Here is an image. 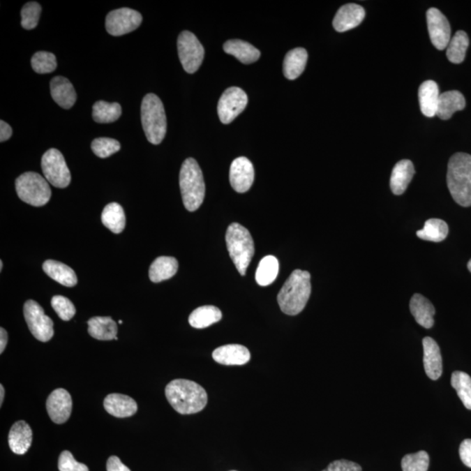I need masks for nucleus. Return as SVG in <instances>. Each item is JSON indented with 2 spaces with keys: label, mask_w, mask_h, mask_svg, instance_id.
Segmentation results:
<instances>
[{
  "label": "nucleus",
  "mask_w": 471,
  "mask_h": 471,
  "mask_svg": "<svg viewBox=\"0 0 471 471\" xmlns=\"http://www.w3.org/2000/svg\"><path fill=\"white\" fill-rule=\"evenodd\" d=\"M167 401L181 414H197L206 407L208 396L205 389L192 380L177 379L165 389Z\"/></svg>",
  "instance_id": "obj_1"
},
{
  "label": "nucleus",
  "mask_w": 471,
  "mask_h": 471,
  "mask_svg": "<svg viewBox=\"0 0 471 471\" xmlns=\"http://www.w3.org/2000/svg\"><path fill=\"white\" fill-rule=\"evenodd\" d=\"M312 292L308 271L295 270L278 294V302L283 313L294 316L302 312Z\"/></svg>",
  "instance_id": "obj_2"
},
{
  "label": "nucleus",
  "mask_w": 471,
  "mask_h": 471,
  "mask_svg": "<svg viewBox=\"0 0 471 471\" xmlns=\"http://www.w3.org/2000/svg\"><path fill=\"white\" fill-rule=\"evenodd\" d=\"M450 195L463 207L471 206V156L456 153L449 159L447 172Z\"/></svg>",
  "instance_id": "obj_3"
},
{
  "label": "nucleus",
  "mask_w": 471,
  "mask_h": 471,
  "mask_svg": "<svg viewBox=\"0 0 471 471\" xmlns=\"http://www.w3.org/2000/svg\"><path fill=\"white\" fill-rule=\"evenodd\" d=\"M181 197L185 208L195 211L200 207L205 197V184L197 160L188 158L181 165L179 177Z\"/></svg>",
  "instance_id": "obj_4"
},
{
  "label": "nucleus",
  "mask_w": 471,
  "mask_h": 471,
  "mask_svg": "<svg viewBox=\"0 0 471 471\" xmlns=\"http://www.w3.org/2000/svg\"><path fill=\"white\" fill-rule=\"evenodd\" d=\"M141 114L147 139L154 145L160 144L167 131V119L162 100L156 94H147L142 100Z\"/></svg>",
  "instance_id": "obj_5"
},
{
  "label": "nucleus",
  "mask_w": 471,
  "mask_h": 471,
  "mask_svg": "<svg viewBox=\"0 0 471 471\" xmlns=\"http://www.w3.org/2000/svg\"><path fill=\"white\" fill-rule=\"evenodd\" d=\"M225 239L230 256L237 271L241 275H246L255 253L254 242L249 230L239 223H233L227 229Z\"/></svg>",
  "instance_id": "obj_6"
},
{
  "label": "nucleus",
  "mask_w": 471,
  "mask_h": 471,
  "mask_svg": "<svg viewBox=\"0 0 471 471\" xmlns=\"http://www.w3.org/2000/svg\"><path fill=\"white\" fill-rule=\"evenodd\" d=\"M16 191L21 200L35 207L47 204L52 195L47 180L35 172H26L17 177Z\"/></svg>",
  "instance_id": "obj_7"
},
{
  "label": "nucleus",
  "mask_w": 471,
  "mask_h": 471,
  "mask_svg": "<svg viewBox=\"0 0 471 471\" xmlns=\"http://www.w3.org/2000/svg\"><path fill=\"white\" fill-rule=\"evenodd\" d=\"M41 167L45 179L56 188H66L71 181V174L64 156L56 149L47 150L42 156Z\"/></svg>",
  "instance_id": "obj_8"
},
{
  "label": "nucleus",
  "mask_w": 471,
  "mask_h": 471,
  "mask_svg": "<svg viewBox=\"0 0 471 471\" xmlns=\"http://www.w3.org/2000/svg\"><path fill=\"white\" fill-rule=\"evenodd\" d=\"M178 55L184 69L188 73H194L200 68L204 58V49L195 35L184 31L177 40Z\"/></svg>",
  "instance_id": "obj_9"
},
{
  "label": "nucleus",
  "mask_w": 471,
  "mask_h": 471,
  "mask_svg": "<svg viewBox=\"0 0 471 471\" xmlns=\"http://www.w3.org/2000/svg\"><path fill=\"white\" fill-rule=\"evenodd\" d=\"M24 317L31 334L38 341L47 342L54 337V322L36 301L31 299L24 303Z\"/></svg>",
  "instance_id": "obj_10"
},
{
  "label": "nucleus",
  "mask_w": 471,
  "mask_h": 471,
  "mask_svg": "<svg viewBox=\"0 0 471 471\" xmlns=\"http://www.w3.org/2000/svg\"><path fill=\"white\" fill-rule=\"evenodd\" d=\"M248 103L247 94L239 87L226 89L218 101V113L223 124H230L242 113Z\"/></svg>",
  "instance_id": "obj_11"
},
{
  "label": "nucleus",
  "mask_w": 471,
  "mask_h": 471,
  "mask_svg": "<svg viewBox=\"0 0 471 471\" xmlns=\"http://www.w3.org/2000/svg\"><path fill=\"white\" fill-rule=\"evenodd\" d=\"M142 22V14L130 8L112 10L106 17V29L113 36L131 33Z\"/></svg>",
  "instance_id": "obj_12"
},
{
  "label": "nucleus",
  "mask_w": 471,
  "mask_h": 471,
  "mask_svg": "<svg viewBox=\"0 0 471 471\" xmlns=\"http://www.w3.org/2000/svg\"><path fill=\"white\" fill-rule=\"evenodd\" d=\"M427 23L432 44L438 50L447 48L451 38V29L447 17L443 15L441 10L431 8L427 12Z\"/></svg>",
  "instance_id": "obj_13"
},
{
  "label": "nucleus",
  "mask_w": 471,
  "mask_h": 471,
  "mask_svg": "<svg viewBox=\"0 0 471 471\" xmlns=\"http://www.w3.org/2000/svg\"><path fill=\"white\" fill-rule=\"evenodd\" d=\"M73 401L70 394L64 389H57L47 400V410L51 420L56 424L68 421L72 413Z\"/></svg>",
  "instance_id": "obj_14"
},
{
  "label": "nucleus",
  "mask_w": 471,
  "mask_h": 471,
  "mask_svg": "<svg viewBox=\"0 0 471 471\" xmlns=\"http://www.w3.org/2000/svg\"><path fill=\"white\" fill-rule=\"evenodd\" d=\"M254 167L246 157H239L233 160L230 169V181L239 193L250 190L254 181Z\"/></svg>",
  "instance_id": "obj_15"
},
{
  "label": "nucleus",
  "mask_w": 471,
  "mask_h": 471,
  "mask_svg": "<svg viewBox=\"0 0 471 471\" xmlns=\"http://www.w3.org/2000/svg\"><path fill=\"white\" fill-rule=\"evenodd\" d=\"M365 10L356 3H347L338 9L335 15L333 24L338 33H344L357 27L364 20Z\"/></svg>",
  "instance_id": "obj_16"
},
{
  "label": "nucleus",
  "mask_w": 471,
  "mask_h": 471,
  "mask_svg": "<svg viewBox=\"0 0 471 471\" xmlns=\"http://www.w3.org/2000/svg\"><path fill=\"white\" fill-rule=\"evenodd\" d=\"M212 358L221 365L242 366L250 361L251 352L244 345L230 344L216 348Z\"/></svg>",
  "instance_id": "obj_17"
},
{
  "label": "nucleus",
  "mask_w": 471,
  "mask_h": 471,
  "mask_svg": "<svg viewBox=\"0 0 471 471\" xmlns=\"http://www.w3.org/2000/svg\"><path fill=\"white\" fill-rule=\"evenodd\" d=\"M422 345L426 375L433 380H438L442 373V359L439 345L431 337H425L422 340Z\"/></svg>",
  "instance_id": "obj_18"
},
{
  "label": "nucleus",
  "mask_w": 471,
  "mask_h": 471,
  "mask_svg": "<svg viewBox=\"0 0 471 471\" xmlns=\"http://www.w3.org/2000/svg\"><path fill=\"white\" fill-rule=\"evenodd\" d=\"M104 408L108 414L118 418L132 417L137 412V403L125 394H111L105 398Z\"/></svg>",
  "instance_id": "obj_19"
},
{
  "label": "nucleus",
  "mask_w": 471,
  "mask_h": 471,
  "mask_svg": "<svg viewBox=\"0 0 471 471\" xmlns=\"http://www.w3.org/2000/svg\"><path fill=\"white\" fill-rule=\"evenodd\" d=\"M8 442L10 449L17 455H24L33 442V431L24 421L15 422L10 428Z\"/></svg>",
  "instance_id": "obj_20"
},
{
  "label": "nucleus",
  "mask_w": 471,
  "mask_h": 471,
  "mask_svg": "<svg viewBox=\"0 0 471 471\" xmlns=\"http://www.w3.org/2000/svg\"><path fill=\"white\" fill-rule=\"evenodd\" d=\"M51 96L59 107L70 110L76 101V92L73 84L65 77L56 76L50 83Z\"/></svg>",
  "instance_id": "obj_21"
},
{
  "label": "nucleus",
  "mask_w": 471,
  "mask_h": 471,
  "mask_svg": "<svg viewBox=\"0 0 471 471\" xmlns=\"http://www.w3.org/2000/svg\"><path fill=\"white\" fill-rule=\"evenodd\" d=\"M410 308L412 315L420 326L427 329L434 326L435 307L424 296L415 293L410 299Z\"/></svg>",
  "instance_id": "obj_22"
},
{
  "label": "nucleus",
  "mask_w": 471,
  "mask_h": 471,
  "mask_svg": "<svg viewBox=\"0 0 471 471\" xmlns=\"http://www.w3.org/2000/svg\"><path fill=\"white\" fill-rule=\"evenodd\" d=\"M415 173L410 160H401L394 165L390 178V188L394 195H403Z\"/></svg>",
  "instance_id": "obj_23"
},
{
  "label": "nucleus",
  "mask_w": 471,
  "mask_h": 471,
  "mask_svg": "<svg viewBox=\"0 0 471 471\" xmlns=\"http://www.w3.org/2000/svg\"><path fill=\"white\" fill-rule=\"evenodd\" d=\"M419 103L421 113L427 117H434L439 103V87L434 80H426L419 87Z\"/></svg>",
  "instance_id": "obj_24"
},
{
  "label": "nucleus",
  "mask_w": 471,
  "mask_h": 471,
  "mask_svg": "<svg viewBox=\"0 0 471 471\" xmlns=\"http://www.w3.org/2000/svg\"><path fill=\"white\" fill-rule=\"evenodd\" d=\"M466 106L465 98L459 91L453 90L440 94L436 115L442 120H449L456 111Z\"/></svg>",
  "instance_id": "obj_25"
},
{
  "label": "nucleus",
  "mask_w": 471,
  "mask_h": 471,
  "mask_svg": "<svg viewBox=\"0 0 471 471\" xmlns=\"http://www.w3.org/2000/svg\"><path fill=\"white\" fill-rule=\"evenodd\" d=\"M89 334L98 341L118 340L117 324L110 317H94L87 321Z\"/></svg>",
  "instance_id": "obj_26"
},
{
  "label": "nucleus",
  "mask_w": 471,
  "mask_h": 471,
  "mask_svg": "<svg viewBox=\"0 0 471 471\" xmlns=\"http://www.w3.org/2000/svg\"><path fill=\"white\" fill-rule=\"evenodd\" d=\"M226 54L233 55L244 64L256 62L260 57V51L248 42L239 40H230L223 45Z\"/></svg>",
  "instance_id": "obj_27"
},
{
  "label": "nucleus",
  "mask_w": 471,
  "mask_h": 471,
  "mask_svg": "<svg viewBox=\"0 0 471 471\" xmlns=\"http://www.w3.org/2000/svg\"><path fill=\"white\" fill-rule=\"evenodd\" d=\"M43 271L52 279L68 287H73L78 281L75 271L61 262L47 260L43 264Z\"/></svg>",
  "instance_id": "obj_28"
},
{
  "label": "nucleus",
  "mask_w": 471,
  "mask_h": 471,
  "mask_svg": "<svg viewBox=\"0 0 471 471\" xmlns=\"http://www.w3.org/2000/svg\"><path fill=\"white\" fill-rule=\"evenodd\" d=\"M308 54L306 49L299 47L287 52L283 64V71L288 80L298 78L306 68Z\"/></svg>",
  "instance_id": "obj_29"
},
{
  "label": "nucleus",
  "mask_w": 471,
  "mask_h": 471,
  "mask_svg": "<svg viewBox=\"0 0 471 471\" xmlns=\"http://www.w3.org/2000/svg\"><path fill=\"white\" fill-rule=\"evenodd\" d=\"M178 270V262L173 257H159L149 267V278L154 283L167 281L173 277Z\"/></svg>",
  "instance_id": "obj_30"
},
{
  "label": "nucleus",
  "mask_w": 471,
  "mask_h": 471,
  "mask_svg": "<svg viewBox=\"0 0 471 471\" xmlns=\"http://www.w3.org/2000/svg\"><path fill=\"white\" fill-rule=\"evenodd\" d=\"M222 312L214 306H204L191 313L188 317V323L197 329L209 327L222 319Z\"/></svg>",
  "instance_id": "obj_31"
},
{
  "label": "nucleus",
  "mask_w": 471,
  "mask_h": 471,
  "mask_svg": "<svg viewBox=\"0 0 471 471\" xmlns=\"http://www.w3.org/2000/svg\"><path fill=\"white\" fill-rule=\"evenodd\" d=\"M101 222L112 232L119 234L124 232L126 225L124 209L117 202H111L104 208Z\"/></svg>",
  "instance_id": "obj_32"
},
{
  "label": "nucleus",
  "mask_w": 471,
  "mask_h": 471,
  "mask_svg": "<svg viewBox=\"0 0 471 471\" xmlns=\"http://www.w3.org/2000/svg\"><path fill=\"white\" fill-rule=\"evenodd\" d=\"M448 233L449 226L446 222L442 219L431 218L425 222L424 228L418 230L417 235L422 240L439 243L446 239Z\"/></svg>",
  "instance_id": "obj_33"
},
{
  "label": "nucleus",
  "mask_w": 471,
  "mask_h": 471,
  "mask_svg": "<svg viewBox=\"0 0 471 471\" xmlns=\"http://www.w3.org/2000/svg\"><path fill=\"white\" fill-rule=\"evenodd\" d=\"M470 40L465 31H458L450 38L447 47V57L455 64H460L465 59L466 52L469 47Z\"/></svg>",
  "instance_id": "obj_34"
},
{
  "label": "nucleus",
  "mask_w": 471,
  "mask_h": 471,
  "mask_svg": "<svg viewBox=\"0 0 471 471\" xmlns=\"http://www.w3.org/2000/svg\"><path fill=\"white\" fill-rule=\"evenodd\" d=\"M121 114V105L117 103H108L99 100L94 104L93 119L98 124H111L118 120Z\"/></svg>",
  "instance_id": "obj_35"
},
{
  "label": "nucleus",
  "mask_w": 471,
  "mask_h": 471,
  "mask_svg": "<svg viewBox=\"0 0 471 471\" xmlns=\"http://www.w3.org/2000/svg\"><path fill=\"white\" fill-rule=\"evenodd\" d=\"M278 274V260L277 257L269 255L264 257L258 264L256 271V281L261 286H267L275 281Z\"/></svg>",
  "instance_id": "obj_36"
},
{
  "label": "nucleus",
  "mask_w": 471,
  "mask_h": 471,
  "mask_svg": "<svg viewBox=\"0 0 471 471\" xmlns=\"http://www.w3.org/2000/svg\"><path fill=\"white\" fill-rule=\"evenodd\" d=\"M451 386L456 389L457 396L463 401L464 407L471 410V377L462 371L452 373Z\"/></svg>",
  "instance_id": "obj_37"
},
{
  "label": "nucleus",
  "mask_w": 471,
  "mask_h": 471,
  "mask_svg": "<svg viewBox=\"0 0 471 471\" xmlns=\"http://www.w3.org/2000/svg\"><path fill=\"white\" fill-rule=\"evenodd\" d=\"M31 64L34 71L40 75L54 72L57 68L55 55L44 51L36 52L31 59Z\"/></svg>",
  "instance_id": "obj_38"
},
{
  "label": "nucleus",
  "mask_w": 471,
  "mask_h": 471,
  "mask_svg": "<svg viewBox=\"0 0 471 471\" xmlns=\"http://www.w3.org/2000/svg\"><path fill=\"white\" fill-rule=\"evenodd\" d=\"M428 466L429 456L424 450L414 454H408L401 460L403 471H428Z\"/></svg>",
  "instance_id": "obj_39"
},
{
  "label": "nucleus",
  "mask_w": 471,
  "mask_h": 471,
  "mask_svg": "<svg viewBox=\"0 0 471 471\" xmlns=\"http://www.w3.org/2000/svg\"><path fill=\"white\" fill-rule=\"evenodd\" d=\"M94 155L100 158H107V157L117 153L121 149L120 142L117 140L106 137L94 139L91 144Z\"/></svg>",
  "instance_id": "obj_40"
},
{
  "label": "nucleus",
  "mask_w": 471,
  "mask_h": 471,
  "mask_svg": "<svg viewBox=\"0 0 471 471\" xmlns=\"http://www.w3.org/2000/svg\"><path fill=\"white\" fill-rule=\"evenodd\" d=\"M41 13V6L37 2H28L21 10V26L31 30L37 27Z\"/></svg>",
  "instance_id": "obj_41"
},
{
  "label": "nucleus",
  "mask_w": 471,
  "mask_h": 471,
  "mask_svg": "<svg viewBox=\"0 0 471 471\" xmlns=\"http://www.w3.org/2000/svg\"><path fill=\"white\" fill-rule=\"evenodd\" d=\"M51 305L62 320L68 321L75 315V306H73L71 300L66 298V297L59 295L52 297Z\"/></svg>",
  "instance_id": "obj_42"
},
{
  "label": "nucleus",
  "mask_w": 471,
  "mask_h": 471,
  "mask_svg": "<svg viewBox=\"0 0 471 471\" xmlns=\"http://www.w3.org/2000/svg\"><path fill=\"white\" fill-rule=\"evenodd\" d=\"M58 468L59 471H89L85 464L77 462L68 450H65L59 456Z\"/></svg>",
  "instance_id": "obj_43"
},
{
  "label": "nucleus",
  "mask_w": 471,
  "mask_h": 471,
  "mask_svg": "<svg viewBox=\"0 0 471 471\" xmlns=\"http://www.w3.org/2000/svg\"><path fill=\"white\" fill-rule=\"evenodd\" d=\"M322 471H362L361 465L348 460H336L331 462Z\"/></svg>",
  "instance_id": "obj_44"
},
{
  "label": "nucleus",
  "mask_w": 471,
  "mask_h": 471,
  "mask_svg": "<svg viewBox=\"0 0 471 471\" xmlns=\"http://www.w3.org/2000/svg\"><path fill=\"white\" fill-rule=\"evenodd\" d=\"M459 455L464 465L471 468V439H465L461 443Z\"/></svg>",
  "instance_id": "obj_45"
},
{
  "label": "nucleus",
  "mask_w": 471,
  "mask_h": 471,
  "mask_svg": "<svg viewBox=\"0 0 471 471\" xmlns=\"http://www.w3.org/2000/svg\"><path fill=\"white\" fill-rule=\"evenodd\" d=\"M107 471H131L125 464L122 463L119 457L112 456L107 462Z\"/></svg>",
  "instance_id": "obj_46"
},
{
  "label": "nucleus",
  "mask_w": 471,
  "mask_h": 471,
  "mask_svg": "<svg viewBox=\"0 0 471 471\" xmlns=\"http://www.w3.org/2000/svg\"><path fill=\"white\" fill-rule=\"evenodd\" d=\"M13 135V129L6 121H0V142H6Z\"/></svg>",
  "instance_id": "obj_47"
},
{
  "label": "nucleus",
  "mask_w": 471,
  "mask_h": 471,
  "mask_svg": "<svg viewBox=\"0 0 471 471\" xmlns=\"http://www.w3.org/2000/svg\"><path fill=\"white\" fill-rule=\"evenodd\" d=\"M7 341H8V335H7V331L1 327L0 328V354H3L5 351Z\"/></svg>",
  "instance_id": "obj_48"
},
{
  "label": "nucleus",
  "mask_w": 471,
  "mask_h": 471,
  "mask_svg": "<svg viewBox=\"0 0 471 471\" xmlns=\"http://www.w3.org/2000/svg\"><path fill=\"white\" fill-rule=\"evenodd\" d=\"M3 396H5V389H3V385H0V406H2Z\"/></svg>",
  "instance_id": "obj_49"
},
{
  "label": "nucleus",
  "mask_w": 471,
  "mask_h": 471,
  "mask_svg": "<svg viewBox=\"0 0 471 471\" xmlns=\"http://www.w3.org/2000/svg\"><path fill=\"white\" fill-rule=\"evenodd\" d=\"M468 269H469V271L471 272V260L469 261V263H468Z\"/></svg>",
  "instance_id": "obj_50"
},
{
  "label": "nucleus",
  "mask_w": 471,
  "mask_h": 471,
  "mask_svg": "<svg viewBox=\"0 0 471 471\" xmlns=\"http://www.w3.org/2000/svg\"><path fill=\"white\" fill-rule=\"evenodd\" d=\"M3 270V261H0V271Z\"/></svg>",
  "instance_id": "obj_51"
},
{
  "label": "nucleus",
  "mask_w": 471,
  "mask_h": 471,
  "mask_svg": "<svg viewBox=\"0 0 471 471\" xmlns=\"http://www.w3.org/2000/svg\"><path fill=\"white\" fill-rule=\"evenodd\" d=\"M119 324H122V321H121V320H119Z\"/></svg>",
  "instance_id": "obj_52"
},
{
  "label": "nucleus",
  "mask_w": 471,
  "mask_h": 471,
  "mask_svg": "<svg viewBox=\"0 0 471 471\" xmlns=\"http://www.w3.org/2000/svg\"><path fill=\"white\" fill-rule=\"evenodd\" d=\"M232 471H236V470H232Z\"/></svg>",
  "instance_id": "obj_53"
}]
</instances>
